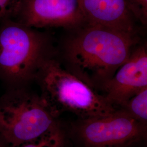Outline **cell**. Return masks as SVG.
Instances as JSON below:
<instances>
[{
  "label": "cell",
  "instance_id": "cell-1",
  "mask_svg": "<svg viewBox=\"0 0 147 147\" xmlns=\"http://www.w3.org/2000/svg\"><path fill=\"white\" fill-rule=\"evenodd\" d=\"M137 42L135 33L87 24L67 43L68 70L97 90L126 62Z\"/></svg>",
  "mask_w": 147,
  "mask_h": 147
},
{
  "label": "cell",
  "instance_id": "cell-2",
  "mask_svg": "<svg viewBox=\"0 0 147 147\" xmlns=\"http://www.w3.org/2000/svg\"><path fill=\"white\" fill-rule=\"evenodd\" d=\"M40 96L57 118L64 112L79 119L107 116L118 109L55 59L47 57L37 72Z\"/></svg>",
  "mask_w": 147,
  "mask_h": 147
},
{
  "label": "cell",
  "instance_id": "cell-3",
  "mask_svg": "<svg viewBox=\"0 0 147 147\" xmlns=\"http://www.w3.org/2000/svg\"><path fill=\"white\" fill-rule=\"evenodd\" d=\"M0 22V79L13 88L23 87L49 57L47 38L13 18Z\"/></svg>",
  "mask_w": 147,
  "mask_h": 147
},
{
  "label": "cell",
  "instance_id": "cell-4",
  "mask_svg": "<svg viewBox=\"0 0 147 147\" xmlns=\"http://www.w3.org/2000/svg\"><path fill=\"white\" fill-rule=\"evenodd\" d=\"M40 95L15 87L0 99V137L9 147L42 136L58 124Z\"/></svg>",
  "mask_w": 147,
  "mask_h": 147
},
{
  "label": "cell",
  "instance_id": "cell-5",
  "mask_svg": "<svg viewBox=\"0 0 147 147\" xmlns=\"http://www.w3.org/2000/svg\"><path fill=\"white\" fill-rule=\"evenodd\" d=\"M147 127L118 109L107 116L79 119L72 131L84 147H129L147 138Z\"/></svg>",
  "mask_w": 147,
  "mask_h": 147
},
{
  "label": "cell",
  "instance_id": "cell-6",
  "mask_svg": "<svg viewBox=\"0 0 147 147\" xmlns=\"http://www.w3.org/2000/svg\"><path fill=\"white\" fill-rule=\"evenodd\" d=\"M12 18L33 28L86 24L80 0H21Z\"/></svg>",
  "mask_w": 147,
  "mask_h": 147
},
{
  "label": "cell",
  "instance_id": "cell-7",
  "mask_svg": "<svg viewBox=\"0 0 147 147\" xmlns=\"http://www.w3.org/2000/svg\"><path fill=\"white\" fill-rule=\"evenodd\" d=\"M147 87V51L134 49L113 76L97 88L111 105L119 109L132 96Z\"/></svg>",
  "mask_w": 147,
  "mask_h": 147
},
{
  "label": "cell",
  "instance_id": "cell-8",
  "mask_svg": "<svg viewBox=\"0 0 147 147\" xmlns=\"http://www.w3.org/2000/svg\"><path fill=\"white\" fill-rule=\"evenodd\" d=\"M86 24L135 33L136 19L126 0H80Z\"/></svg>",
  "mask_w": 147,
  "mask_h": 147
},
{
  "label": "cell",
  "instance_id": "cell-9",
  "mask_svg": "<svg viewBox=\"0 0 147 147\" xmlns=\"http://www.w3.org/2000/svg\"><path fill=\"white\" fill-rule=\"evenodd\" d=\"M119 109L143 124L147 125V87L132 96Z\"/></svg>",
  "mask_w": 147,
  "mask_h": 147
},
{
  "label": "cell",
  "instance_id": "cell-10",
  "mask_svg": "<svg viewBox=\"0 0 147 147\" xmlns=\"http://www.w3.org/2000/svg\"><path fill=\"white\" fill-rule=\"evenodd\" d=\"M65 134L59 124L40 136L16 146L9 147H64Z\"/></svg>",
  "mask_w": 147,
  "mask_h": 147
},
{
  "label": "cell",
  "instance_id": "cell-11",
  "mask_svg": "<svg viewBox=\"0 0 147 147\" xmlns=\"http://www.w3.org/2000/svg\"><path fill=\"white\" fill-rule=\"evenodd\" d=\"M130 9L136 19L143 24L147 20V0H126Z\"/></svg>",
  "mask_w": 147,
  "mask_h": 147
},
{
  "label": "cell",
  "instance_id": "cell-12",
  "mask_svg": "<svg viewBox=\"0 0 147 147\" xmlns=\"http://www.w3.org/2000/svg\"><path fill=\"white\" fill-rule=\"evenodd\" d=\"M21 0H0V22L12 18L18 9Z\"/></svg>",
  "mask_w": 147,
  "mask_h": 147
},
{
  "label": "cell",
  "instance_id": "cell-13",
  "mask_svg": "<svg viewBox=\"0 0 147 147\" xmlns=\"http://www.w3.org/2000/svg\"><path fill=\"white\" fill-rule=\"evenodd\" d=\"M0 147H9L8 144L2 140V138L1 137H0Z\"/></svg>",
  "mask_w": 147,
  "mask_h": 147
}]
</instances>
